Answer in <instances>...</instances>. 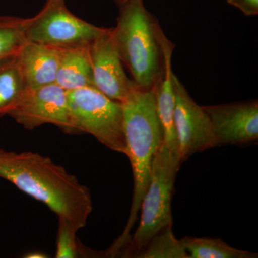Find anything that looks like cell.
I'll use <instances>...</instances> for the list:
<instances>
[{
    "label": "cell",
    "mask_w": 258,
    "mask_h": 258,
    "mask_svg": "<svg viewBox=\"0 0 258 258\" xmlns=\"http://www.w3.org/2000/svg\"><path fill=\"white\" fill-rule=\"evenodd\" d=\"M160 40L163 52V66L160 76L154 86L156 107L162 126L164 143L173 152L179 156L174 123V92L171 69V57L175 46L163 31L161 33Z\"/></svg>",
    "instance_id": "obj_11"
},
{
    "label": "cell",
    "mask_w": 258,
    "mask_h": 258,
    "mask_svg": "<svg viewBox=\"0 0 258 258\" xmlns=\"http://www.w3.org/2000/svg\"><path fill=\"white\" fill-rule=\"evenodd\" d=\"M55 83L67 91L94 87L89 46L60 49Z\"/></svg>",
    "instance_id": "obj_13"
},
{
    "label": "cell",
    "mask_w": 258,
    "mask_h": 258,
    "mask_svg": "<svg viewBox=\"0 0 258 258\" xmlns=\"http://www.w3.org/2000/svg\"><path fill=\"white\" fill-rule=\"evenodd\" d=\"M174 92V123L181 163L192 154L218 147L211 121L179 79L172 74Z\"/></svg>",
    "instance_id": "obj_8"
},
{
    "label": "cell",
    "mask_w": 258,
    "mask_h": 258,
    "mask_svg": "<svg viewBox=\"0 0 258 258\" xmlns=\"http://www.w3.org/2000/svg\"><path fill=\"white\" fill-rule=\"evenodd\" d=\"M117 5L119 15L113 35L120 60L137 86L152 88L162 70V29L143 0H125Z\"/></svg>",
    "instance_id": "obj_3"
},
{
    "label": "cell",
    "mask_w": 258,
    "mask_h": 258,
    "mask_svg": "<svg viewBox=\"0 0 258 258\" xmlns=\"http://www.w3.org/2000/svg\"><path fill=\"white\" fill-rule=\"evenodd\" d=\"M16 55L0 61V117L14 111L28 90Z\"/></svg>",
    "instance_id": "obj_14"
},
{
    "label": "cell",
    "mask_w": 258,
    "mask_h": 258,
    "mask_svg": "<svg viewBox=\"0 0 258 258\" xmlns=\"http://www.w3.org/2000/svg\"><path fill=\"white\" fill-rule=\"evenodd\" d=\"M16 57L27 88H36L55 83L60 49L26 41Z\"/></svg>",
    "instance_id": "obj_12"
},
{
    "label": "cell",
    "mask_w": 258,
    "mask_h": 258,
    "mask_svg": "<svg viewBox=\"0 0 258 258\" xmlns=\"http://www.w3.org/2000/svg\"><path fill=\"white\" fill-rule=\"evenodd\" d=\"M94 87L114 101L122 103L133 87L127 77L113 35V28H106L89 45Z\"/></svg>",
    "instance_id": "obj_9"
},
{
    "label": "cell",
    "mask_w": 258,
    "mask_h": 258,
    "mask_svg": "<svg viewBox=\"0 0 258 258\" xmlns=\"http://www.w3.org/2000/svg\"><path fill=\"white\" fill-rule=\"evenodd\" d=\"M179 156L163 142L153 160L149 186L141 205L138 227L120 256L135 257L148 242L161 230L172 226L171 200Z\"/></svg>",
    "instance_id": "obj_4"
},
{
    "label": "cell",
    "mask_w": 258,
    "mask_h": 258,
    "mask_svg": "<svg viewBox=\"0 0 258 258\" xmlns=\"http://www.w3.org/2000/svg\"><path fill=\"white\" fill-rule=\"evenodd\" d=\"M25 257L29 258H42V257H47L46 254L42 253V252H30L28 254H25Z\"/></svg>",
    "instance_id": "obj_20"
},
{
    "label": "cell",
    "mask_w": 258,
    "mask_h": 258,
    "mask_svg": "<svg viewBox=\"0 0 258 258\" xmlns=\"http://www.w3.org/2000/svg\"><path fill=\"white\" fill-rule=\"evenodd\" d=\"M0 177L45 204L57 218L69 222L78 230L86 225L93 211L92 198L87 186L63 166L38 153L0 149Z\"/></svg>",
    "instance_id": "obj_1"
},
{
    "label": "cell",
    "mask_w": 258,
    "mask_h": 258,
    "mask_svg": "<svg viewBox=\"0 0 258 258\" xmlns=\"http://www.w3.org/2000/svg\"><path fill=\"white\" fill-rule=\"evenodd\" d=\"M135 257L189 258L181 240L172 232V226L165 227L156 234Z\"/></svg>",
    "instance_id": "obj_16"
},
{
    "label": "cell",
    "mask_w": 258,
    "mask_h": 258,
    "mask_svg": "<svg viewBox=\"0 0 258 258\" xmlns=\"http://www.w3.org/2000/svg\"><path fill=\"white\" fill-rule=\"evenodd\" d=\"M219 146L246 144L258 139L257 101L203 106Z\"/></svg>",
    "instance_id": "obj_10"
},
{
    "label": "cell",
    "mask_w": 258,
    "mask_h": 258,
    "mask_svg": "<svg viewBox=\"0 0 258 258\" xmlns=\"http://www.w3.org/2000/svg\"><path fill=\"white\" fill-rule=\"evenodd\" d=\"M29 18L0 16V61L16 55L27 41Z\"/></svg>",
    "instance_id": "obj_17"
},
{
    "label": "cell",
    "mask_w": 258,
    "mask_h": 258,
    "mask_svg": "<svg viewBox=\"0 0 258 258\" xmlns=\"http://www.w3.org/2000/svg\"><path fill=\"white\" fill-rule=\"evenodd\" d=\"M9 115L30 130L52 124L66 134H80L70 108L68 91L55 83L28 88L21 103Z\"/></svg>",
    "instance_id": "obj_7"
},
{
    "label": "cell",
    "mask_w": 258,
    "mask_h": 258,
    "mask_svg": "<svg viewBox=\"0 0 258 258\" xmlns=\"http://www.w3.org/2000/svg\"><path fill=\"white\" fill-rule=\"evenodd\" d=\"M68 98L80 134H91L108 149L126 154L121 103L93 86L68 91Z\"/></svg>",
    "instance_id": "obj_5"
},
{
    "label": "cell",
    "mask_w": 258,
    "mask_h": 258,
    "mask_svg": "<svg viewBox=\"0 0 258 258\" xmlns=\"http://www.w3.org/2000/svg\"><path fill=\"white\" fill-rule=\"evenodd\" d=\"M69 11L64 0H47L38 14L29 18L27 41L58 49L89 46L105 31Z\"/></svg>",
    "instance_id": "obj_6"
},
{
    "label": "cell",
    "mask_w": 258,
    "mask_h": 258,
    "mask_svg": "<svg viewBox=\"0 0 258 258\" xmlns=\"http://www.w3.org/2000/svg\"><path fill=\"white\" fill-rule=\"evenodd\" d=\"M127 152L134 176V195L128 222L121 235L107 249V257L120 255L130 240L141 205L149 186L154 156L164 142L162 126L152 88H141L134 82L126 99L122 102Z\"/></svg>",
    "instance_id": "obj_2"
},
{
    "label": "cell",
    "mask_w": 258,
    "mask_h": 258,
    "mask_svg": "<svg viewBox=\"0 0 258 258\" xmlns=\"http://www.w3.org/2000/svg\"><path fill=\"white\" fill-rule=\"evenodd\" d=\"M125 0H115V3H116L117 5H119L120 3H123Z\"/></svg>",
    "instance_id": "obj_21"
},
{
    "label": "cell",
    "mask_w": 258,
    "mask_h": 258,
    "mask_svg": "<svg viewBox=\"0 0 258 258\" xmlns=\"http://www.w3.org/2000/svg\"><path fill=\"white\" fill-rule=\"evenodd\" d=\"M78 231L69 222L58 219L55 257L75 258L98 255L91 249L88 250V249L83 247L82 244L80 243L77 238Z\"/></svg>",
    "instance_id": "obj_18"
},
{
    "label": "cell",
    "mask_w": 258,
    "mask_h": 258,
    "mask_svg": "<svg viewBox=\"0 0 258 258\" xmlns=\"http://www.w3.org/2000/svg\"><path fill=\"white\" fill-rule=\"evenodd\" d=\"M181 242L189 258H254L257 254L230 247L220 239L185 237Z\"/></svg>",
    "instance_id": "obj_15"
},
{
    "label": "cell",
    "mask_w": 258,
    "mask_h": 258,
    "mask_svg": "<svg viewBox=\"0 0 258 258\" xmlns=\"http://www.w3.org/2000/svg\"><path fill=\"white\" fill-rule=\"evenodd\" d=\"M229 5L235 7L246 16L258 14V0H226Z\"/></svg>",
    "instance_id": "obj_19"
}]
</instances>
